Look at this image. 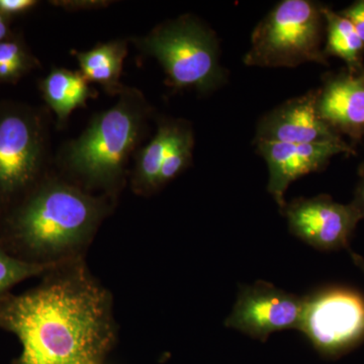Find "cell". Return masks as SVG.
<instances>
[{
    "label": "cell",
    "instance_id": "1",
    "mask_svg": "<svg viewBox=\"0 0 364 364\" xmlns=\"http://www.w3.org/2000/svg\"><path fill=\"white\" fill-rule=\"evenodd\" d=\"M44 277L26 293L0 298V328L21 345L18 364H100L117 338L111 291L85 258Z\"/></svg>",
    "mask_w": 364,
    "mask_h": 364
},
{
    "label": "cell",
    "instance_id": "2",
    "mask_svg": "<svg viewBox=\"0 0 364 364\" xmlns=\"http://www.w3.org/2000/svg\"><path fill=\"white\" fill-rule=\"evenodd\" d=\"M104 198L72 184H45L18 210L14 240L23 259L57 265L85 258L107 214Z\"/></svg>",
    "mask_w": 364,
    "mask_h": 364
},
{
    "label": "cell",
    "instance_id": "3",
    "mask_svg": "<svg viewBox=\"0 0 364 364\" xmlns=\"http://www.w3.org/2000/svg\"><path fill=\"white\" fill-rule=\"evenodd\" d=\"M122 95V100L95 117L67 150L69 168L87 188L114 191L123 179L127 159L142 133L143 102L135 93Z\"/></svg>",
    "mask_w": 364,
    "mask_h": 364
},
{
    "label": "cell",
    "instance_id": "4",
    "mask_svg": "<svg viewBox=\"0 0 364 364\" xmlns=\"http://www.w3.org/2000/svg\"><path fill=\"white\" fill-rule=\"evenodd\" d=\"M324 9L312 0H282L261 20L251 36L245 65L294 68L327 63L322 43Z\"/></svg>",
    "mask_w": 364,
    "mask_h": 364
},
{
    "label": "cell",
    "instance_id": "5",
    "mask_svg": "<svg viewBox=\"0 0 364 364\" xmlns=\"http://www.w3.org/2000/svg\"><path fill=\"white\" fill-rule=\"evenodd\" d=\"M139 46L161 64L169 85L177 90L208 92L226 81L215 33L193 18L183 16L158 26Z\"/></svg>",
    "mask_w": 364,
    "mask_h": 364
},
{
    "label": "cell",
    "instance_id": "6",
    "mask_svg": "<svg viewBox=\"0 0 364 364\" xmlns=\"http://www.w3.org/2000/svg\"><path fill=\"white\" fill-rule=\"evenodd\" d=\"M315 350L336 358L364 342V296L356 289L330 287L304 298L298 328Z\"/></svg>",
    "mask_w": 364,
    "mask_h": 364
},
{
    "label": "cell",
    "instance_id": "7",
    "mask_svg": "<svg viewBox=\"0 0 364 364\" xmlns=\"http://www.w3.org/2000/svg\"><path fill=\"white\" fill-rule=\"evenodd\" d=\"M303 309L304 298L258 280L241 284L225 326L265 342L273 333L298 330Z\"/></svg>",
    "mask_w": 364,
    "mask_h": 364
},
{
    "label": "cell",
    "instance_id": "8",
    "mask_svg": "<svg viewBox=\"0 0 364 364\" xmlns=\"http://www.w3.org/2000/svg\"><path fill=\"white\" fill-rule=\"evenodd\" d=\"M289 232L313 248L322 251L348 249L360 218L351 205L335 202L331 196L298 198L280 210Z\"/></svg>",
    "mask_w": 364,
    "mask_h": 364
},
{
    "label": "cell",
    "instance_id": "9",
    "mask_svg": "<svg viewBox=\"0 0 364 364\" xmlns=\"http://www.w3.org/2000/svg\"><path fill=\"white\" fill-rule=\"evenodd\" d=\"M258 154L267 164V191L282 210L287 205L289 184L299 177L318 172L335 155L353 153L343 140L321 144L254 143Z\"/></svg>",
    "mask_w": 364,
    "mask_h": 364
},
{
    "label": "cell",
    "instance_id": "10",
    "mask_svg": "<svg viewBox=\"0 0 364 364\" xmlns=\"http://www.w3.org/2000/svg\"><path fill=\"white\" fill-rule=\"evenodd\" d=\"M317 90L280 105L261 117L254 143L321 144L342 141L321 119L316 107Z\"/></svg>",
    "mask_w": 364,
    "mask_h": 364
},
{
    "label": "cell",
    "instance_id": "11",
    "mask_svg": "<svg viewBox=\"0 0 364 364\" xmlns=\"http://www.w3.org/2000/svg\"><path fill=\"white\" fill-rule=\"evenodd\" d=\"M40 156L38 132L28 119L9 114L0 119V191L25 188L35 176Z\"/></svg>",
    "mask_w": 364,
    "mask_h": 364
},
{
    "label": "cell",
    "instance_id": "12",
    "mask_svg": "<svg viewBox=\"0 0 364 364\" xmlns=\"http://www.w3.org/2000/svg\"><path fill=\"white\" fill-rule=\"evenodd\" d=\"M316 107L335 133L360 139L364 135V72L326 78L317 90Z\"/></svg>",
    "mask_w": 364,
    "mask_h": 364
},
{
    "label": "cell",
    "instance_id": "13",
    "mask_svg": "<svg viewBox=\"0 0 364 364\" xmlns=\"http://www.w3.org/2000/svg\"><path fill=\"white\" fill-rule=\"evenodd\" d=\"M127 44L123 41L98 45L90 51L75 52L80 65V73L90 82H97L109 93L121 92L119 83Z\"/></svg>",
    "mask_w": 364,
    "mask_h": 364
},
{
    "label": "cell",
    "instance_id": "14",
    "mask_svg": "<svg viewBox=\"0 0 364 364\" xmlns=\"http://www.w3.org/2000/svg\"><path fill=\"white\" fill-rule=\"evenodd\" d=\"M41 88L46 102L61 122L65 121L74 109L85 105L88 98L95 95L80 72L62 68L50 72Z\"/></svg>",
    "mask_w": 364,
    "mask_h": 364
},
{
    "label": "cell",
    "instance_id": "15",
    "mask_svg": "<svg viewBox=\"0 0 364 364\" xmlns=\"http://www.w3.org/2000/svg\"><path fill=\"white\" fill-rule=\"evenodd\" d=\"M181 126L178 123L160 124L156 135L141 151L134 176V188L136 193L147 195L157 191L160 170Z\"/></svg>",
    "mask_w": 364,
    "mask_h": 364
},
{
    "label": "cell",
    "instance_id": "16",
    "mask_svg": "<svg viewBox=\"0 0 364 364\" xmlns=\"http://www.w3.org/2000/svg\"><path fill=\"white\" fill-rule=\"evenodd\" d=\"M326 23V57L335 56L346 62L350 72H358L364 45L350 21L341 14L324 9Z\"/></svg>",
    "mask_w": 364,
    "mask_h": 364
},
{
    "label": "cell",
    "instance_id": "17",
    "mask_svg": "<svg viewBox=\"0 0 364 364\" xmlns=\"http://www.w3.org/2000/svg\"><path fill=\"white\" fill-rule=\"evenodd\" d=\"M57 267L37 264L21 259L18 256L11 255L0 247V298L6 296L11 287L23 280L45 275Z\"/></svg>",
    "mask_w": 364,
    "mask_h": 364
},
{
    "label": "cell",
    "instance_id": "18",
    "mask_svg": "<svg viewBox=\"0 0 364 364\" xmlns=\"http://www.w3.org/2000/svg\"><path fill=\"white\" fill-rule=\"evenodd\" d=\"M193 133L188 127L181 124L160 170L157 182L158 189L176 178L188 166L193 158Z\"/></svg>",
    "mask_w": 364,
    "mask_h": 364
},
{
    "label": "cell",
    "instance_id": "19",
    "mask_svg": "<svg viewBox=\"0 0 364 364\" xmlns=\"http://www.w3.org/2000/svg\"><path fill=\"white\" fill-rule=\"evenodd\" d=\"M26 58L20 45L14 42H0V79L9 80L20 75L25 69Z\"/></svg>",
    "mask_w": 364,
    "mask_h": 364
},
{
    "label": "cell",
    "instance_id": "20",
    "mask_svg": "<svg viewBox=\"0 0 364 364\" xmlns=\"http://www.w3.org/2000/svg\"><path fill=\"white\" fill-rule=\"evenodd\" d=\"M340 14L350 21L364 45V0L354 2Z\"/></svg>",
    "mask_w": 364,
    "mask_h": 364
},
{
    "label": "cell",
    "instance_id": "21",
    "mask_svg": "<svg viewBox=\"0 0 364 364\" xmlns=\"http://www.w3.org/2000/svg\"><path fill=\"white\" fill-rule=\"evenodd\" d=\"M37 4L35 0H0V14H16L30 11Z\"/></svg>",
    "mask_w": 364,
    "mask_h": 364
},
{
    "label": "cell",
    "instance_id": "22",
    "mask_svg": "<svg viewBox=\"0 0 364 364\" xmlns=\"http://www.w3.org/2000/svg\"><path fill=\"white\" fill-rule=\"evenodd\" d=\"M350 205L358 213L360 220L364 219V173H361V181H359L358 188L355 189L354 200Z\"/></svg>",
    "mask_w": 364,
    "mask_h": 364
},
{
    "label": "cell",
    "instance_id": "23",
    "mask_svg": "<svg viewBox=\"0 0 364 364\" xmlns=\"http://www.w3.org/2000/svg\"><path fill=\"white\" fill-rule=\"evenodd\" d=\"M349 252H350L352 261H353L354 264H355L356 267H358L359 269L364 273V258L363 256L353 252V251H349Z\"/></svg>",
    "mask_w": 364,
    "mask_h": 364
},
{
    "label": "cell",
    "instance_id": "24",
    "mask_svg": "<svg viewBox=\"0 0 364 364\" xmlns=\"http://www.w3.org/2000/svg\"><path fill=\"white\" fill-rule=\"evenodd\" d=\"M7 33V26L6 23V21H4V16L0 14V42H2V40L4 39Z\"/></svg>",
    "mask_w": 364,
    "mask_h": 364
},
{
    "label": "cell",
    "instance_id": "25",
    "mask_svg": "<svg viewBox=\"0 0 364 364\" xmlns=\"http://www.w3.org/2000/svg\"><path fill=\"white\" fill-rule=\"evenodd\" d=\"M361 173H364V166H363V168H361Z\"/></svg>",
    "mask_w": 364,
    "mask_h": 364
}]
</instances>
